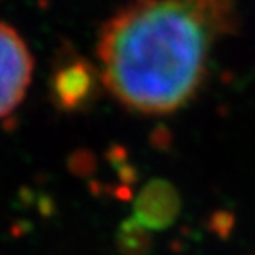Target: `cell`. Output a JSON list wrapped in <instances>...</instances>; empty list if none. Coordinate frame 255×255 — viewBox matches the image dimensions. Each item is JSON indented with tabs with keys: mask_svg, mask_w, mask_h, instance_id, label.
Returning a JSON list of instances; mask_svg holds the SVG:
<instances>
[{
	"mask_svg": "<svg viewBox=\"0 0 255 255\" xmlns=\"http://www.w3.org/2000/svg\"><path fill=\"white\" fill-rule=\"evenodd\" d=\"M237 27V0H131L100 30V80L128 110L171 115L196 96L214 48Z\"/></svg>",
	"mask_w": 255,
	"mask_h": 255,
	"instance_id": "obj_1",
	"label": "cell"
},
{
	"mask_svg": "<svg viewBox=\"0 0 255 255\" xmlns=\"http://www.w3.org/2000/svg\"><path fill=\"white\" fill-rule=\"evenodd\" d=\"M33 57L12 25L0 22V118L22 103L32 81Z\"/></svg>",
	"mask_w": 255,
	"mask_h": 255,
	"instance_id": "obj_2",
	"label": "cell"
},
{
	"mask_svg": "<svg viewBox=\"0 0 255 255\" xmlns=\"http://www.w3.org/2000/svg\"><path fill=\"white\" fill-rule=\"evenodd\" d=\"M181 212V196L166 179H152L136 196L132 217L149 231L169 229Z\"/></svg>",
	"mask_w": 255,
	"mask_h": 255,
	"instance_id": "obj_3",
	"label": "cell"
},
{
	"mask_svg": "<svg viewBox=\"0 0 255 255\" xmlns=\"http://www.w3.org/2000/svg\"><path fill=\"white\" fill-rule=\"evenodd\" d=\"M100 73L83 62H71L55 71L52 100L63 111H78L91 103L96 95Z\"/></svg>",
	"mask_w": 255,
	"mask_h": 255,
	"instance_id": "obj_4",
	"label": "cell"
},
{
	"mask_svg": "<svg viewBox=\"0 0 255 255\" xmlns=\"http://www.w3.org/2000/svg\"><path fill=\"white\" fill-rule=\"evenodd\" d=\"M116 246L121 255H147L152 247L151 231L129 217L118 227Z\"/></svg>",
	"mask_w": 255,
	"mask_h": 255,
	"instance_id": "obj_5",
	"label": "cell"
}]
</instances>
